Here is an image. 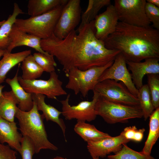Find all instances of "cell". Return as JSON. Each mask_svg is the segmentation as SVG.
I'll return each instance as SVG.
<instances>
[{
	"label": "cell",
	"mask_w": 159,
	"mask_h": 159,
	"mask_svg": "<svg viewBox=\"0 0 159 159\" xmlns=\"http://www.w3.org/2000/svg\"><path fill=\"white\" fill-rule=\"evenodd\" d=\"M77 31L78 34L75 29L72 30L63 39L53 33L41 40L42 50L56 57L65 75L74 68L85 70L105 65L120 53L107 48L104 41L96 38L94 20Z\"/></svg>",
	"instance_id": "1"
},
{
	"label": "cell",
	"mask_w": 159,
	"mask_h": 159,
	"mask_svg": "<svg viewBox=\"0 0 159 159\" xmlns=\"http://www.w3.org/2000/svg\"><path fill=\"white\" fill-rule=\"evenodd\" d=\"M109 49L120 51L126 61L135 62L159 58V31L119 21L115 32L104 41Z\"/></svg>",
	"instance_id": "2"
},
{
	"label": "cell",
	"mask_w": 159,
	"mask_h": 159,
	"mask_svg": "<svg viewBox=\"0 0 159 159\" xmlns=\"http://www.w3.org/2000/svg\"><path fill=\"white\" fill-rule=\"evenodd\" d=\"M15 117L18 120L21 134L30 140L35 153H38L42 149L54 151L58 149L48 139L43 122L44 117L39 113L34 101L33 107L29 111H22L17 107Z\"/></svg>",
	"instance_id": "3"
},
{
	"label": "cell",
	"mask_w": 159,
	"mask_h": 159,
	"mask_svg": "<svg viewBox=\"0 0 159 159\" xmlns=\"http://www.w3.org/2000/svg\"><path fill=\"white\" fill-rule=\"evenodd\" d=\"M64 6L38 16L26 19L17 18L14 24L19 29L41 39H47L53 33Z\"/></svg>",
	"instance_id": "4"
},
{
	"label": "cell",
	"mask_w": 159,
	"mask_h": 159,
	"mask_svg": "<svg viewBox=\"0 0 159 159\" xmlns=\"http://www.w3.org/2000/svg\"><path fill=\"white\" fill-rule=\"evenodd\" d=\"M95 112L107 123L126 122L130 119L141 118L143 114L140 106L125 105L109 101L99 96L96 104Z\"/></svg>",
	"instance_id": "5"
},
{
	"label": "cell",
	"mask_w": 159,
	"mask_h": 159,
	"mask_svg": "<svg viewBox=\"0 0 159 159\" xmlns=\"http://www.w3.org/2000/svg\"><path fill=\"white\" fill-rule=\"evenodd\" d=\"M113 61L103 66L94 67L85 70L77 68L72 69L66 75L68 79L66 88L73 90L76 95L80 93L83 97H86L90 91L94 90L100 77Z\"/></svg>",
	"instance_id": "6"
},
{
	"label": "cell",
	"mask_w": 159,
	"mask_h": 159,
	"mask_svg": "<svg viewBox=\"0 0 159 159\" xmlns=\"http://www.w3.org/2000/svg\"><path fill=\"white\" fill-rule=\"evenodd\" d=\"M145 0H115L114 6L119 21L138 26L151 24L145 14Z\"/></svg>",
	"instance_id": "7"
},
{
	"label": "cell",
	"mask_w": 159,
	"mask_h": 159,
	"mask_svg": "<svg viewBox=\"0 0 159 159\" xmlns=\"http://www.w3.org/2000/svg\"><path fill=\"white\" fill-rule=\"evenodd\" d=\"M93 90L97 92L100 96L109 101L127 105L140 106L137 97L132 94L121 82L105 80L98 82Z\"/></svg>",
	"instance_id": "8"
},
{
	"label": "cell",
	"mask_w": 159,
	"mask_h": 159,
	"mask_svg": "<svg viewBox=\"0 0 159 159\" xmlns=\"http://www.w3.org/2000/svg\"><path fill=\"white\" fill-rule=\"evenodd\" d=\"M18 80L24 89L32 94H43L48 98L53 99H57V96L67 94L62 87V82L55 71L50 73L49 78L47 80H25L21 76L18 77Z\"/></svg>",
	"instance_id": "9"
},
{
	"label": "cell",
	"mask_w": 159,
	"mask_h": 159,
	"mask_svg": "<svg viewBox=\"0 0 159 159\" xmlns=\"http://www.w3.org/2000/svg\"><path fill=\"white\" fill-rule=\"evenodd\" d=\"M80 2V0H69L63 6L53 32L56 37L64 39L79 24L81 19Z\"/></svg>",
	"instance_id": "10"
},
{
	"label": "cell",
	"mask_w": 159,
	"mask_h": 159,
	"mask_svg": "<svg viewBox=\"0 0 159 159\" xmlns=\"http://www.w3.org/2000/svg\"><path fill=\"white\" fill-rule=\"evenodd\" d=\"M93 95L91 101H83L77 105H71L69 103L70 95L68 94L65 99L60 101L62 105V114L67 120L76 119L77 121L90 122L97 117L95 108L99 96L98 93L93 90Z\"/></svg>",
	"instance_id": "11"
},
{
	"label": "cell",
	"mask_w": 159,
	"mask_h": 159,
	"mask_svg": "<svg viewBox=\"0 0 159 159\" xmlns=\"http://www.w3.org/2000/svg\"><path fill=\"white\" fill-rule=\"evenodd\" d=\"M126 62L122 55L120 53H119L115 57L112 65L101 75L98 82L107 79L121 82L132 94L137 97L138 90L132 82Z\"/></svg>",
	"instance_id": "12"
},
{
	"label": "cell",
	"mask_w": 159,
	"mask_h": 159,
	"mask_svg": "<svg viewBox=\"0 0 159 159\" xmlns=\"http://www.w3.org/2000/svg\"><path fill=\"white\" fill-rule=\"evenodd\" d=\"M130 141L120 133L116 136L88 142L87 148L92 158H104L111 153L116 154L120 150L123 144Z\"/></svg>",
	"instance_id": "13"
},
{
	"label": "cell",
	"mask_w": 159,
	"mask_h": 159,
	"mask_svg": "<svg viewBox=\"0 0 159 159\" xmlns=\"http://www.w3.org/2000/svg\"><path fill=\"white\" fill-rule=\"evenodd\" d=\"M119 21L114 5L110 4L104 12L98 14L94 20L96 38L104 41L115 32Z\"/></svg>",
	"instance_id": "14"
},
{
	"label": "cell",
	"mask_w": 159,
	"mask_h": 159,
	"mask_svg": "<svg viewBox=\"0 0 159 159\" xmlns=\"http://www.w3.org/2000/svg\"><path fill=\"white\" fill-rule=\"evenodd\" d=\"M126 62L131 72L132 82L138 90L143 85V78L145 75L159 74V58H148L138 62L126 61Z\"/></svg>",
	"instance_id": "15"
},
{
	"label": "cell",
	"mask_w": 159,
	"mask_h": 159,
	"mask_svg": "<svg viewBox=\"0 0 159 159\" xmlns=\"http://www.w3.org/2000/svg\"><path fill=\"white\" fill-rule=\"evenodd\" d=\"M9 38L10 42L6 49V53H11L12 50L15 48L24 46L32 48L38 52L44 54L48 53L42 49L41 39L19 29L14 24L10 32Z\"/></svg>",
	"instance_id": "16"
},
{
	"label": "cell",
	"mask_w": 159,
	"mask_h": 159,
	"mask_svg": "<svg viewBox=\"0 0 159 159\" xmlns=\"http://www.w3.org/2000/svg\"><path fill=\"white\" fill-rule=\"evenodd\" d=\"M22 135L18 131L16 123L11 122L2 118L0 116V142L6 143L12 149L20 154L21 142Z\"/></svg>",
	"instance_id": "17"
},
{
	"label": "cell",
	"mask_w": 159,
	"mask_h": 159,
	"mask_svg": "<svg viewBox=\"0 0 159 159\" xmlns=\"http://www.w3.org/2000/svg\"><path fill=\"white\" fill-rule=\"evenodd\" d=\"M18 71L19 69L13 78H7L5 81L11 88V90L17 102L19 108L22 111H29L33 106L32 94L26 92L19 83Z\"/></svg>",
	"instance_id": "18"
},
{
	"label": "cell",
	"mask_w": 159,
	"mask_h": 159,
	"mask_svg": "<svg viewBox=\"0 0 159 159\" xmlns=\"http://www.w3.org/2000/svg\"><path fill=\"white\" fill-rule=\"evenodd\" d=\"M32 98L38 111H41L44 118L47 121H51L56 123L62 130L65 138L66 127L63 120L59 118L62 114L60 111L54 107L47 104L45 101L46 96L40 94H32Z\"/></svg>",
	"instance_id": "19"
},
{
	"label": "cell",
	"mask_w": 159,
	"mask_h": 159,
	"mask_svg": "<svg viewBox=\"0 0 159 159\" xmlns=\"http://www.w3.org/2000/svg\"><path fill=\"white\" fill-rule=\"evenodd\" d=\"M31 51L26 50L15 53L6 52L0 60V85L5 80L9 71L17 64L22 62L29 55Z\"/></svg>",
	"instance_id": "20"
},
{
	"label": "cell",
	"mask_w": 159,
	"mask_h": 159,
	"mask_svg": "<svg viewBox=\"0 0 159 159\" xmlns=\"http://www.w3.org/2000/svg\"><path fill=\"white\" fill-rule=\"evenodd\" d=\"M67 0H29L28 14L34 17L45 14L59 6L65 5Z\"/></svg>",
	"instance_id": "21"
},
{
	"label": "cell",
	"mask_w": 159,
	"mask_h": 159,
	"mask_svg": "<svg viewBox=\"0 0 159 159\" xmlns=\"http://www.w3.org/2000/svg\"><path fill=\"white\" fill-rule=\"evenodd\" d=\"M74 130L87 143L111 136L108 133L99 130L94 125L84 121H77Z\"/></svg>",
	"instance_id": "22"
},
{
	"label": "cell",
	"mask_w": 159,
	"mask_h": 159,
	"mask_svg": "<svg viewBox=\"0 0 159 159\" xmlns=\"http://www.w3.org/2000/svg\"><path fill=\"white\" fill-rule=\"evenodd\" d=\"M17 104L11 90L3 92L0 99V116L9 122H14Z\"/></svg>",
	"instance_id": "23"
},
{
	"label": "cell",
	"mask_w": 159,
	"mask_h": 159,
	"mask_svg": "<svg viewBox=\"0 0 159 159\" xmlns=\"http://www.w3.org/2000/svg\"><path fill=\"white\" fill-rule=\"evenodd\" d=\"M24 13L19 8L18 4L14 3L12 14L0 26V49L6 50L10 42L9 34L14 24L17 17Z\"/></svg>",
	"instance_id": "24"
},
{
	"label": "cell",
	"mask_w": 159,
	"mask_h": 159,
	"mask_svg": "<svg viewBox=\"0 0 159 159\" xmlns=\"http://www.w3.org/2000/svg\"><path fill=\"white\" fill-rule=\"evenodd\" d=\"M148 136L141 152L150 155L152 149L159 137V107L155 109L149 117Z\"/></svg>",
	"instance_id": "25"
},
{
	"label": "cell",
	"mask_w": 159,
	"mask_h": 159,
	"mask_svg": "<svg viewBox=\"0 0 159 159\" xmlns=\"http://www.w3.org/2000/svg\"><path fill=\"white\" fill-rule=\"evenodd\" d=\"M110 0H89L87 8L81 16V21L78 31L86 24L94 20L100 10L110 4Z\"/></svg>",
	"instance_id": "26"
},
{
	"label": "cell",
	"mask_w": 159,
	"mask_h": 159,
	"mask_svg": "<svg viewBox=\"0 0 159 159\" xmlns=\"http://www.w3.org/2000/svg\"><path fill=\"white\" fill-rule=\"evenodd\" d=\"M21 78L25 80H32L39 77L44 71L34 60L33 55L28 56L22 62Z\"/></svg>",
	"instance_id": "27"
},
{
	"label": "cell",
	"mask_w": 159,
	"mask_h": 159,
	"mask_svg": "<svg viewBox=\"0 0 159 159\" xmlns=\"http://www.w3.org/2000/svg\"><path fill=\"white\" fill-rule=\"evenodd\" d=\"M137 97L139 100L140 106L143 112V117L145 120H146L155 110L147 84L143 85L138 90Z\"/></svg>",
	"instance_id": "28"
},
{
	"label": "cell",
	"mask_w": 159,
	"mask_h": 159,
	"mask_svg": "<svg viewBox=\"0 0 159 159\" xmlns=\"http://www.w3.org/2000/svg\"><path fill=\"white\" fill-rule=\"evenodd\" d=\"M109 159H155L150 155L138 152L129 148L126 144H123L120 150L113 155H108Z\"/></svg>",
	"instance_id": "29"
},
{
	"label": "cell",
	"mask_w": 159,
	"mask_h": 159,
	"mask_svg": "<svg viewBox=\"0 0 159 159\" xmlns=\"http://www.w3.org/2000/svg\"><path fill=\"white\" fill-rule=\"evenodd\" d=\"M33 56L36 62L44 72L50 73L55 71L57 64L53 55L49 53L44 54L37 52L34 53Z\"/></svg>",
	"instance_id": "30"
},
{
	"label": "cell",
	"mask_w": 159,
	"mask_h": 159,
	"mask_svg": "<svg viewBox=\"0 0 159 159\" xmlns=\"http://www.w3.org/2000/svg\"><path fill=\"white\" fill-rule=\"evenodd\" d=\"M147 75V84L155 110L159 107V75L158 74H150Z\"/></svg>",
	"instance_id": "31"
},
{
	"label": "cell",
	"mask_w": 159,
	"mask_h": 159,
	"mask_svg": "<svg viewBox=\"0 0 159 159\" xmlns=\"http://www.w3.org/2000/svg\"><path fill=\"white\" fill-rule=\"evenodd\" d=\"M145 131L144 128L138 129L135 126H132L125 127L120 133L130 141L140 142L143 138Z\"/></svg>",
	"instance_id": "32"
},
{
	"label": "cell",
	"mask_w": 159,
	"mask_h": 159,
	"mask_svg": "<svg viewBox=\"0 0 159 159\" xmlns=\"http://www.w3.org/2000/svg\"><path fill=\"white\" fill-rule=\"evenodd\" d=\"M145 11L152 27L159 30V7L146 2Z\"/></svg>",
	"instance_id": "33"
},
{
	"label": "cell",
	"mask_w": 159,
	"mask_h": 159,
	"mask_svg": "<svg viewBox=\"0 0 159 159\" xmlns=\"http://www.w3.org/2000/svg\"><path fill=\"white\" fill-rule=\"evenodd\" d=\"M22 159H32L35 153L34 148L30 140L27 137L23 136L21 142Z\"/></svg>",
	"instance_id": "34"
},
{
	"label": "cell",
	"mask_w": 159,
	"mask_h": 159,
	"mask_svg": "<svg viewBox=\"0 0 159 159\" xmlns=\"http://www.w3.org/2000/svg\"><path fill=\"white\" fill-rule=\"evenodd\" d=\"M12 149L0 142V159H16V152Z\"/></svg>",
	"instance_id": "35"
},
{
	"label": "cell",
	"mask_w": 159,
	"mask_h": 159,
	"mask_svg": "<svg viewBox=\"0 0 159 159\" xmlns=\"http://www.w3.org/2000/svg\"><path fill=\"white\" fill-rule=\"evenodd\" d=\"M146 2L159 7V0H147Z\"/></svg>",
	"instance_id": "36"
},
{
	"label": "cell",
	"mask_w": 159,
	"mask_h": 159,
	"mask_svg": "<svg viewBox=\"0 0 159 159\" xmlns=\"http://www.w3.org/2000/svg\"><path fill=\"white\" fill-rule=\"evenodd\" d=\"M6 52V50L0 49V60L1 58L3 57Z\"/></svg>",
	"instance_id": "37"
},
{
	"label": "cell",
	"mask_w": 159,
	"mask_h": 159,
	"mask_svg": "<svg viewBox=\"0 0 159 159\" xmlns=\"http://www.w3.org/2000/svg\"><path fill=\"white\" fill-rule=\"evenodd\" d=\"M4 87V85H0V99L3 92L2 91L3 90Z\"/></svg>",
	"instance_id": "38"
},
{
	"label": "cell",
	"mask_w": 159,
	"mask_h": 159,
	"mask_svg": "<svg viewBox=\"0 0 159 159\" xmlns=\"http://www.w3.org/2000/svg\"><path fill=\"white\" fill-rule=\"evenodd\" d=\"M51 159H67L66 158H64L63 157L59 156H57L53 158H52Z\"/></svg>",
	"instance_id": "39"
},
{
	"label": "cell",
	"mask_w": 159,
	"mask_h": 159,
	"mask_svg": "<svg viewBox=\"0 0 159 159\" xmlns=\"http://www.w3.org/2000/svg\"><path fill=\"white\" fill-rule=\"evenodd\" d=\"M6 20H3L2 21H0V26H1L3 24L4 22Z\"/></svg>",
	"instance_id": "40"
},
{
	"label": "cell",
	"mask_w": 159,
	"mask_h": 159,
	"mask_svg": "<svg viewBox=\"0 0 159 159\" xmlns=\"http://www.w3.org/2000/svg\"><path fill=\"white\" fill-rule=\"evenodd\" d=\"M92 159H99V158L97 157H93L92 158Z\"/></svg>",
	"instance_id": "41"
}]
</instances>
